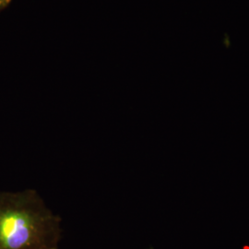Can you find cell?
<instances>
[{
	"label": "cell",
	"mask_w": 249,
	"mask_h": 249,
	"mask_svg": "<svg viewBox=\"0 0 249 249\" xmlns=\"http://www.w3.org/2000/svg\"><path fill=\"white\" fill-rule=\"evenodd\" d=\"M60 222L36 190L0 192V249H57Z\"/></svg>",
	"instance_id": "1"
},
{
	"label": "cell",
	"mask_w": 249,
	"mask_h": 249,
	"mask_svg": "<svg viewBox=\"0 0 249 249\" xmlns=\"http://www.w3.org/2000/svg\"><path fill=\"white\" fill-rule=\"evenodd\" d=\"M11 0H0V12L6 9L9 5Z\"/></svg>",
	"instance_id": "2"
},
{
	"label": "cell",
	"mask_w": 249,
	"mask_h": 249,
	"mask_svg": "<svg viewBox=\"0 0 249 249\" xmlns=\"http://www.w3.org/2000/svg\"></svg>",
	"instance_id": "3"
}]
</instances>
